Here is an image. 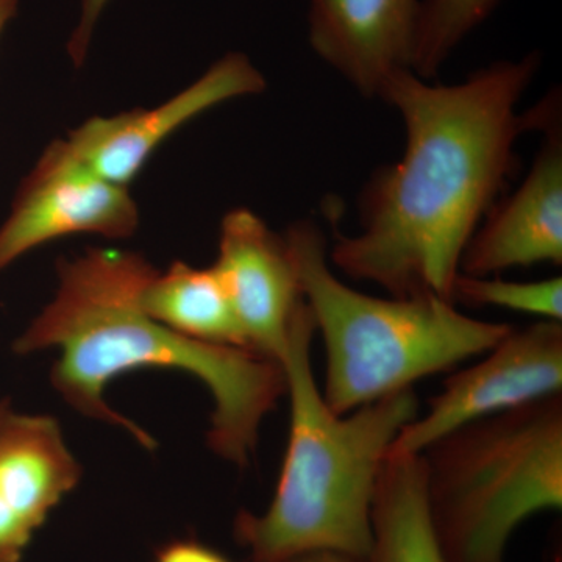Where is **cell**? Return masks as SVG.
Wrapping results in <instances>:
<instances>
[{
	"instance_id": "1",
	"label": "cell",
	"mask_w": 562,
	"mask_h": 562,
	"mask_svg": "<svg viewBox=\"0 0 562 562\" xmlns=\"http://www.w3.org/2000/svg\"><path fill=\"white\" fill-rule=\"evenodd\" d=\"M539 65L538 54L495 61L453 85L395 77L382 101L405 127L401 160L373 173L360 232L328 244L331 268L394 297L453 302L465 247L514 171L528 131L519 102Z\"/></svg>"
},
{
	"instance_id": "2",
	"label": "cell",
	"mask_w": 562,
	"mask_h": 562,
	"mask_svg": "<svg viewBox=\"0 0 562 562\" xmlns=\"http://www.w3.org/2000/svg\"><path fill=\"white\" fill-rule=\"evenodd\" d=\"M155 272L136 251L88 249L61 260L54 299L18 336L13 350L60 351L50 380L63 401L90 419L131 432L149 450L155 439L109 405L106 387L138 369L194 376L213 398L210 449L236 468H247L262 422L286 395L283 368L257 351L187 338L151 317L143 291Z\"/></svg>"
},
{
	"instance_id": "3",
	"label": "cell",
	"mask_w": 562,
	"mask_h": 562,
	"mask_svg": "<svg viewBox=\"0 0 562 562\" xmlns=\"http://www.w3.org/2000/svg\"><path fill=\"white\" fill-rule=\"evenodd\" d=\"M314 338L316 325L306 308L280 360L290 431L276 491L265 512L243 509L233 522V536L251 562H286L316 550L369 560L384 462L422 409L409 390L351 413L333 412L314 375Z\"/></svg>"
},
{
	"instance_id": "4",
	"label": "cell",
	"mask_w": 562,
	"mask_h": 562,
	"mask_svg": "<svg viewBox=\"0 0 562 562\" xmlns=\"http://www.w3.org/2000/svg\"><path fill=\"white\" fill-rule=\"evenodd\" d=\"M284 236L324 342L321 391L335 413L355 412L453 371L513 328L476 319L443 299L375 297L347 286L333 271L327 236L316 222H295Z\"/></svg>"
},
{
	"instance_id": "5",
	"label": "cell",
	"mask_w": 562,
	"mask_h": 562,
	"mask_svg": "<svg viewBox=\"0 0 562 562\" xmlns=\"http://www.w3.org/2000/svg\"><path fill=\"white\" fill-rule=\"evenodd\" d=\"M449 562H505L514 532L562 508V395L458 428L419 453Z\"/></svg>"
},
{
	"instance_id": "6",
	"label": "cell",
	"mask_w": 562,
	"mask_h": 562,
	"mask_svg": "<svg viewBox=\"0 0 562 562\" xmlns=\"http://www.w3.org/2000/svg\"><path fill=\"white\" fill-rule=\"evenodd\" d=\"M468 368L452 373L392 443L391 453L419 454L471 422L562 395V324L512 328Z\"/></svg>"
},
{
	"instance_id": "7",
	"label": "cell",
	"mask_w": 562,
	"mask_h": 562,
	"mask_svg": "<svg viewBox=\"0 0 562 562\" xmlns=\"http://www.w3.org/2000/svg\"><path fill=\"white\" fill-rule=\"evenodd\" d=\"M139 210L128 187L103 179L54 140L21 181L0 225V272L44 244L91 233L131 238Z\"/></svg>"
},
{
	"instance_id": "8",
	"label": "cell",
	"mask_w": 562,
	"mask_h": 562,
	"mask_svg": "<svg viewBox=\"0 0 562 562\" xmlns=\"http://www.w3.org/2000/svg\"><path fill=\"white\" fill-rule=\"evenodd\" d=\"M260 70L241 52L213 63L198 80L154 109L95 116L58 139L61 149L91 171L128 187L173 132L213 106L265 91Z\"/></svg>"
},
{
	"instance_id": "9",
	"label": "cell",
	"mask_w": 562,
	"mask_h": 562,
	"mask_svg": "<svg viewBox=\"0 0 562 562\" xmlns=\"http://www.w3.org/2000/svg\"><path fill=\"white\" fill-rule=\"evenodd\" d=\"M543 132L541 149L522 184L495 202L473 233L462 276L490 277L517 268L562 265V133L557 98L527 114Z\"/></svg>"
},
{
	"instance_id": "10",
	"label": "cell",
	"mask_w": 562,
	"mask_h": 562,
	"mask_svg": "<svg viewBox=\"0 0 562 562\" xmlns=\"http://www.w3.org/2000/svg\"><path fill=\"white\" fill-rule=\"evenodd\" d=\"M211 268L227 291L247 347L280 362L295 322L308 308L286 236L254 211H228Z\"/></svg>"
},
{
	"instance_id": "11",
	"label": "cell",
	"mask_w": 562,
	"mask_h": 562,
	"mask_svg": "<svg viewBox=\"0 0 562 562\" xmlns=\"http://www.w3.org/2000/svg\"><path fill=\"white\" fill-rule=\"evenodd\" d=\"M419 13L420 0H310V44L362 98L382 101L413 70Z\"/></svg>"
},
{
	"instance_id": "12",
	"label": "cell",
	"mask_w": 562,
	"mask_h": 562,
	"mask_svg": "<svg viewBox=\"0 0 562 562\" xmlns=\"http://www.w3.org/2000/svg\"><path fill=\"white\" fill-rule=\"evenodd\" d=\"M80 476L57 419L11 413L0 428V562L22 560Z\"/></svg>"
},
{
	"instance_id": "13",
	"label": "cell",
	"mask_w": 562,
	"mask_h": 562,
	"mask_svg": "<svg viewBox=\"0 0 562 562\" xmlns=\"http://www.w3.org/2000/svg\"><path fill=\"white\" fill-rule=\"evenodd\" d=\"M371 562H449L432 525L420 454L390 453L372 506Z\"/></svg>"
},
{
	"instance_id": "14",
	"label": "cell",
	"mask_w": 562,
	"mask_h": 562,
	"mask_svg": "<svg viewBox=\"0 0 562 562\" xmlns=\"http://www.w3.org/2000/svg\"><path fill=\"white\" fill-rule=\"evenodd\" d=\"M143 305L151 317L187 338L249 349L227 291L211 266L199 269L176 261L168 271L155 272L144 288Z\"/></svg>"
},
{
	"instance_id": "15",
	"label": "cell",
	"mask_w": 562,
	"mask_h": 562,
	"mask_svg": "<svg viewBox=\"0 0 562 562\" xmlns=\"http://www.w3.org/2000/svg\"><path fill=\"white\" fill-rule=\"evenodd\" d=\"M503 0H420L413 70L431 79Z\"/></svg>"
},
{
	"instance_id": "16",
	"label": "cell",
	"mask_w": 562,
	"mask_h": 562,
	"mask_svg": "<svg viewBox=\"0 0 562 562\" xmlns=\"http://www.w3.org/2000/svg\"><path fill=\"white\" fill-rule=\"evenodd\" d=\"M453 303L492 306L508 312L530 314L539 321H562V279L535 281L505 280L498 276L458 277L454 283Z\"/></svg>"
},
{
	"instance_id": "17",
	"label": "cell",
	"mask_w": 562,
	"mask_h": 562,
	"mask_svg": "<svg viewBox=\"0 0 562 562\" xmlns=\"http://www.w3.org/2000/svg\"><path fill=\"white\" fill-rule=\"evenodd\" d=\"M109 3L110 0H81L79 21H77L76 29L70 33L68 46H66L74 65L81 66L87 60L95 25H98L103 10L106 9Z\"/></svg>"
},
{
	"instance_id": "18",
	"label": "cell",
	"mask_w": 562,
	"mask_h": 562,
	"mask_svg": "<svg viewBox=\"0 0 562 562\" xmlns=\"http://www.w3.org/2000/svg\"><path fill=\"white\" fill-rule=\"evenodd\" d=\"M154 562H233L220 550L198 539H176L166 542L155 553Z\"/></svg>"
},
{
	"instance_id": "19",
	"label": "cell",
	"mask_w": 562,
	"mask_h": 562,
	"mask_svg": "<svg viewBox=\"0 0 562 562\" xmlns=\"http://www.w3.org/2000/svg\"><path fill=\"white\" fill-rule=\"evenodd\" d=\"M286 562H371L368 558L351 557V554L333 552V550H316L299 554Z\"/></svg>"
},
{
	"instance_id": "20",
	"label": "cell",
	"mask_w": 562,
	"mask_h": 562,
	"mask_svg": "<svg viewBox=\"0 0 562 562\" xmlns=\"http://www.w3.org/2000/svg\"><path fill=\"white\" fill-rule=\"evenodd\" d=\"M18 0H0V35L5 31L9 22L16 16Z\"/></svg>"
},
{
	"instance_id": "21",
	"label": "cell",
	"mask_w": 562,
	"mask_h": 562,
	"mask_svg": "<svg viewBox=\"0 0 562 562\" xmlns=\"http://www.w3.org/2000/svg\"><path fill=\"white\" fill-rule=\"evenodd\" d=\"M11 413H13L11 403L9 401H0V428L3 427V424L9 419Z\"/></svg>"
}]
</instances>
